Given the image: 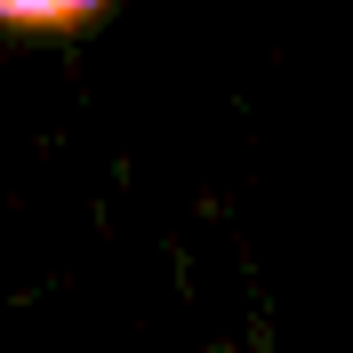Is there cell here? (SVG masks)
<instances>
[{
	"label": "cell",
	"instance_id": "6da1fadb",
	"mask_svg": "<svg viewBox=\"0 0 353 353\" xmlns=\"http://www.w3.org/2000/svg\"><path fill=\"white\" fill-rule=\"evenodd\" d=\"M112 0H0V24L8 32H81L97 24Z\"/></svg>",
	"mask_w": 353,
	"mask_h": 353
}]
</instances>
